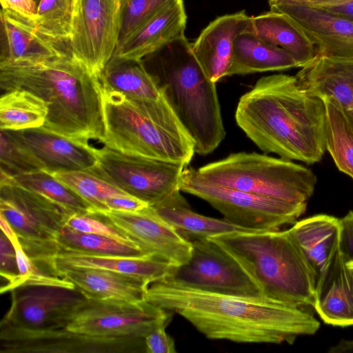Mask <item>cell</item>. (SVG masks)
<instances>
[{"label":"cell","mask_w":353,"mask_h":353,"mask_svg":"<svg viewBox=\"0 0 353 353\" xmlns=\"http://www.w3.org/2000/svg\"><path fill=\"white\" fill-rule=\"evenodd\" d=\"M188 263L176 268L168 277L181 284L220 293L259 296V290L240 265L208 239L190 241Z\"/></svg>","instance_id":"cell-15"},{"label":"cell","mask_w":353,"mask_h":353,"mask_svg":"<svg viewBox=\"0 0 353 353\" xmlns=\"http://www.w3.org/2000/svg\"><path fill=\"white\" fill-rule=\"evenodd\" d=\"M0 170L11 176L43 170L42 165L6 130H1Z\"/></svg>","instance_id":"cell-38"},{"label":"cell","mask_w":353,"mask_h":353,"mask_svg":"<svg viewBox=\"0 0 353 353\" xmlns=\"http://www.w3.org/2000/svg\"><path fill=\"white\" fill-rule=\"evenodd\" d=\"M1 44L0 63H35L72 53L68 46L43 34L34 19L10 9L1 10Z\"/></svg>","instance_id":"cell-20"},{"label":"cell","mask_w":353,"mask_h":353,"mask_svg":"<svg viewBox=\"0 0 353 353\" xmlns=\"http://www.w3.org/2000/svg\"><path fill=\"white\" fill-rule=\"evenodd\" d=\"M295 2L307 5V6H319L322 4L351 2L353 0H292Z\"/></svg>","instance_id":"cell-48"},{"label":"cell","mask_w":353,"mask_h":353,"mask_svg":"<svg viewBox=\"0 0 353 353\" xmlns=\"http://www.w3.org/2000/svg\"><path fill=\"white\" fill-rule=\"evenodd\" d=\"M294 68L299 66L285 50L261 40L252 32H245L238 35L234 41L227 76Z\"/></svg>","instance_id":"cell-28"},{"label":"cell","mask_w":353,"mask_h":353,"mask_svg":"<svg viewBox=\"0 0 353 353\" xmlns=\"http://www.w3.org/2000/svg\"><path fill=\"white\" fill-rule=\"evenodd\" d=\"M197 172L215 183L305 205L317 181L315 174L305 166L256 152L232 153Z\"/></svg>","instance_id":"cell-7"},{"label":"cell","mask_w":353,"mask_h":353,"mask_svg":"<svg viewBox=\"0 0 353 353\" xmlns=\"http://www.w3.org/2000/svg\"><path fill=\"white\" fill-rule=\"evenodd\" d=\"M179 190L205 201L227 220L250 230H279L294 224L307 206L215 183L187 166Z\"/></svg>","instance_id":"cell-9"},{"label":"cell","mask_w":353,"mask_h":353,"mask_svg":"<svg viewBox=\"0 0 353 353\" xmlns=\"http://www.w3.org/2000/svg\"><path fill=\"white\" fill-rule=\"evenodd\" d=\"M142 61L193 139L195 152H212L225 136L216 83L206 77L185 36Z\"/></svg>","instance_id":"cell-4"},{"label":"cell","mask_w":353,"mask_h":353,"mask_svg":"<svg viewBox=\"0 0 353 353\" xmlns=\"http://www.w3.org/2000/svg\"><path fill=\"white\" fill-rule=\"evenodd\" d=\"M54 261L59 273L70 268H97L138 277L149 284L171 276L176 268L165 260L149 255L99 256L63 250L59 251Z\"/></svg>","instance_id":"cell-24"},{"label":"cell","mask_w":353,"mask_h":353,"mask_svg":"<svg viewBox=\"0 0 353 353\" xmlns=\"http://www.w3.org/2000/svg\"><path fill=\"white\" fill-rule=\"evenodd\" d=\"M60 274L88 299L142 301L150 285L138 277L102 269L70 268Z\"/></svg>","instance_id":"cell-25"},{"label":"cell","mask_w":353,"mask_h":353,"mask_svg":"<svg viewBox=\"0 0 353 353\" xmlns=\"http://www.w3.org/2000/svg\"><path fill=\"white\" fill-rule=\"evenodd\" d=\"M47 114V104L26 90H13L1 97V130H21L42 127Z\"/></svg>","instance_id":"cell-32"},{"label":"cell","mask_w":353,"mask_h":353,"mask_svg":"<svg viewBox=\"0 0 353 353\" xmlns=\"http://www.w3.org/2000/svg\"><path fill=\"white\" fill-rule=\"evenodd\" d=\"M235 120L265 153L314 164L326 150L324 102L303 90L295 76L260 78L241 97Z\"/></svg>","instance_id":"cell-2"},{"label":"cell","mask_w":353,"mask_h":353,"mask_svg":"<svg viewBox=\"0 0 353 353\" xmlns=\"http://www.w3.org/2000/svg\"><path fill=\"white\" fill-rule=\"evenodd\" d=\"M167 325L157 327L144 339L147 353H176L174 340L166 332Z\"/></svg>","instance_id":"cell-41"},{"label":"cell","mask_w":353,"mask_h":353,"mask_svg":"<svg viewBox=\"0 0 353 353\" xmlns=\"http://www.w3.org/2000/svg\"><path fill=\"white\" fill-rule=\"evenodd\" d=\"M34 1H35L37 3V4H38L40 0H34Z\"/></svg>","instance_id":"cell-52"},{"label":"cell","mask_w":353,"mask_h":353,"mask_svg":"<svg viewBox=\"0 0 353 353\" xmlns=\"http://www.w3.org/2000/svg\"><path fill=\"white\" fill-rule=\"evenodd\" d=\"M79 1V0H74V8H75L77 4L78 3Z\"/></svg>","instance_id":"cell-51"},{"label":"cell","mask_w":353,"mask_h":353,"mask_svg":"<svg viewBox=\"0 0 353 353\" xmlns=\"http://www.w3.org/2000/svg\"><path fill=\"white\" fill-rule=\"evenodd\" d=\"M99 78L103 93L117 92L139 99H157L162 93L142 60L112 57Z\"/></svg>","instance_id":"cell-30"},{"label":"cell","mask_w":353,"mask_h":353,"mask_svg":"<svg viewBox=\"0 0 353 353\" xmlns=\"http://www.w3.org/2000/svg\"><path fill=\"white\" fill-rule=\"evenodd\" d=\"M152 207L189 241L231 232L256 231L239 226L225 218H213L194 212L180 190Z\"/></svg>","instance_id":"cell-29"},{"label":"cell","mask_w":353,"mask_h":353,"mask_svg":"<svg viewBox=\"0 0 353 353\" xmlns=\"http://www.w3.org/2000/svg\"><path fill=\"white\" fill-rule=\"evenodd\" d=\"M66 226L79 232L105 236L126 243L134 244L99 213L72 214L67 221Z\"/></svg>","instance_id":"cell-39"},{"label":"cell","mask_w":353,"mask_h":353,"mask_svg":"<svg viewBox=\"0 0 353 353\" xmlns=\"http://www.w3.org/2000/svg\"><path fill=\"white\" fill-rule=\"evenodd\" d=\"M353 21V1L311 6Z\"/></svg>","instance_id":"cell-45"},{"label":"cell","mask_w":353,"mask_h":353,"mask_svg":"<svg viewBox=\"0 0 353 353\" xmlns=\"http://www.w3.org/2000/svg\"><path fill=\"white\" fill-rule=\"evenodd\" d=\"M60 250L99 256H142L145 254L134 244L105 236L86 233L65 226L59 232Z\"/></svg>","instance_id":"cell-34"},{"label":"cell","mask_w":353,"mask_h":353,"mask_svg":"<svg viewBox=\"0 0 353 353\" xmlns=\"http://www.w3.org/2000/svg\"><path fill=\"white\" fill-rule=\"evenodd\" d=\"M253 33L261 40L288 52L302 68L316 56L315 45L305 32L285 13L270 10L252 16Z\"/></svg>","instance_id":"cell-27"},{"label":"cell","mask_w":353,"mask_h":353,"mask_svg":"<svg viewBox=\"0 0 353 353\" xmlns=\"http://www.w3.org/2000/svg\"><path fill=\"white\" fill-rule=\"evenodd\" d=\"M340 232L339 250L347 263H353V211L339 219Z\"/></svg>","instance_id":"cell-42"},{"label":"cell","mask_w":353,"mask_h":353,"mask_svg":"<svg viewBox=\"0 0 353 353\" xmlns=\"http://www.w3.org/2000/svg\"><path fill=\"white\" fill-rule=\"evenodd\" d=\"M330 353L353 352V340L341 341L338 345L331 347L329 350Z\"/></svg>","instance_id":"cell-47"},{"label":"cell","mask_w":353,"mask_h":353,"mask_svg":"<svg viewBox=\"0 0 353 353\" xmlns=\"http://www.w3.org/2000/svg\"><path fill=\"white\" fill-rule=\"evenodd\" d=\"M74 13V0H40L34 20L43 34L70 47Z\"/></svg>","instance_id":"cell-36"},{"label":"cell","mask_w":353,"mask_h":353,"mask_svg":"<svg viewBox=\"0 0 353 353\" xmlns=\"http://www.w3.org/2000/svg\"><path fill=\"white\" fill-rule=\"evenodd\" d=\"M0 327L34 330L65 328L88 298L76 287L27 285L10 291Z\"/></svg>","instance_id":"cell-13"},{"label":"cell","mask_w":353,"mask_h":353,"mask_svg":"<svg viewBox=\"0 0 353 353\" xmlns=\"http://www.w3.org/2000/svg\"><path fill=\"white\" fill-rule=\"evenodd\" d=\"M187 15L183 0H174L135 30L113 57L142 60L169 42L185 36Z\"/></svg>","instance_id":"cell-22"},{"label":"cell","mask_w":353,"mask_h":353,"mask_svg":"<svg viewBox=\"0 0 353 353\" xmlns=\"http://www.w3.org/2000/svg\"><path fill=\"white\" fill-rule=\"evenodd\" d=\"M270 10L286 14L305 32L316 54L353 59V21L292 0H269Z\"/></svg>","instance_id":"cell-17"},{"label":"cell","mask_w":353,"mask_h":353,"mask_svg":"<svg viewBox=\"0 0 353 353\" xmlns=\"http://www.w3.org/2000/svg\"><path fill=\"white\" fill-rule=\"evenodd\" d=\"M310 267L316 281L339 248V219L316 214L299 221L288 230Z\"/></svg>","instance_id":"cell-26"},{"label":"cell","mask_w":353,"mask_h":353,"mask_svg":"<svg viewBox=\"0 0 353 353\" xmlns=\"http://www.w3.org/2000/svg\"><path fill=\"white\" fill-rule=\"evenodd\" d=\"M6 131L47 172L83 170L97 165V148L87 141L69 138L43 127Z\"/></svg>","instance_id":"cell-18"},{"label":"cell","mask_w":353,"mask_h":353,"mask_svg":"<svg viewBox=\"0 0 353 353\" xmlns=\"http://www.w3.org/2000/svg\"><path fill=\"white\" fill-rule=\"evenodd\" d=\"M104 203L108 211L119 212H136L149 205L147 203L127 194L110 197L105 200Z\"/></svg>","instance_id":"cell-43"},{"label":"cell","mask_w":353,"mask_h":353,"mask_svg":"<svg viewBox=\"0 0 353 353\" xmlns=\"http://www.w3.org/2000/svg\"><path fill=\"white\" fill-rule=\"evenodd\" d=\"M245 32H253L252 17L241 10L217 17L191 43L194 56L211 81L227 76L234 41Z\"/></svg>","instance_id":"cell-19"},{"label":"cell","mask_w":353,"mask_h":353,"mask_svg":"<svg viewBox=\"0 0 353 353\" xmlns=\"http://www.w3.org/2000/svg\"><path fill=\"white\" fill-rule=\"evenodd\" d=\"M145 254L178 267L192 255V243L161 217L150 205L136 212L109 210L99 213Z\"/></svg>","instance_id":"cell-16"},{"label":"cell","mask_w":353,"mask_h":353,"mask_svg":"<svg viewBox=\"0 0 353 353\" xmlns=\"http://www.w3.org/2000/svg\"><path fill=\"white\" fill-rule=\"evenodd\" d=\"M347 265L352 268H353V263H347Z\"/></svg>","instance_id":"cell-50"},{"label":"cell","mask_w":353,"mask_h":353,"mask_svg":"<svg viewBox=\"0 0 353 353\" xmlns=\"http://www.w3.org/2000/svg\"><path fill=\"white\" fill-rule=\"evenodd\" d=\"M12 177L13 183L44 196L72 214L94 213L87 201L49 172L41 170Z\"/></svg>","instance_id":"cell-33"},{"label":"cell","mask_w":353,"mask_h":353,"mask_svg":"<svg viewBox=\"0 0 353 353\" xmlns=\"http://www.w3.org/2000/svg\"><path fill=\"white\" fill-rule=\"evenodd\" d=\"M1 353H140L144 339L102 337L65 328L34 330L0 327Z\"/></svg>","instance_id":"cell-14"},{"label":"cell","mask_w":353,"mask_h":353,"mask_svg":"<svg viewBox=\"0 0 353 353\" xmlns=\"http://www.w3.org/2000/svg\"><path fill=\"white\" fill-rule=\"evenodd\" d=\"M1 8L10 9L35 19L38 4L34 0H0Z\"/></svg>","instance_id":"cell-44"},{"label":"cell","mask_w":353,"mask_h":353,"mask_svg":"<svg viewBox=\"0 0 353 353\" xmlns=\"http://www.w3.org/2000/svg\"><path fill=\"white\" fill-rule=\"evenodd\" d=\"M0 274L7 281L6 285H1V294L15 288L19 278L16 250L13 243L2 232L0 237Z\"/></svg>","instance_id":"cell-40"},{"label":"cell","mask_w":353,"mask_h":353,"mask_svg":"<svg viewBox=\"0 0 353 353\" xmlns=\"http://www.w3.org/2000/svg\"><path fill=\"white\" fill-rule=\"evenodd\" d=\"M52 174L87 201L92 207L94 213L108 211L104 203L108 199L126 194L92 169Z\"/></svg>","instance_id":"cell-35"},{"label":"cell","mask_w":353,"mask_h":353,"mask_svg":"<svg viewBox=\"0 0 353 353\" xmlns=\"http://www.w3.org/2000/svg\"><path fill=\"white\" fill-rule=\"evenodd\" d=\"M101 142L114 150L185 166L195 152L193 139L163 92L157 99L105 92Z\"/></svg>","instance_id":"cell-6"},{"label":"cell","mask_w":353,"mask_h":353,"mask_svg":"<svg viewBox=\"0 0 353 353\" xmlns=\"http://www.w3.org/2000/svg\"><path fill=\"white\" fill-rule=\"evenodd\" d=\"M121 0H79L69 46L72 56L99 76L117 47Z\"/></svg>","instance_id":"cell-12"},{"label":"cell","mask_w":353,"mask_h":353,"mask_svg":"<svg viewBox=\"0 0 353 353\" xmlns=\"http://www.w3.org/2000/svg\"><path fill=\"white\" fill-rule=\"evenodd\" d=\"M0 85L5 92L24 90L41 99L48 106L44 128L83 141H102L101 83L72 53L35 63H0Z\"/></svg>","instance_id":"cell-3"},{"label":"cell","mask_w":353,"mask_h":353,"mask_svg":"<svg viewBox=\"0 0 353 353\" xmlns=\"http://www.w3.org/2000/svg\"><path fill=\"white\" fill-rule=\"evenodd\" d=\"M174 0H121L117 48L135 30Z\"/></svg>","instance_id":"cell-37"},{"label":"cell","mask_w":353,"mask_h":353,"mask_svg":"<svg viewBox=\"0 0 353 353\" xmlns=\"http://www.w3.org/2000/svg\"><path fill=\"white\" fill-rule=\"evenodd\" d=\"M172 313L145 300L88 299L66 328L96 336L145 339L157 327L168 325Z\"/></svg>","instance_id":"cell-11"},{"label":"cell","mask_w":353,"mask_h":353,"mask_svg":"<svg viewBox=\"0 0 353 353\" xmlns=\"http://www.w3.org/2000/svg\"><path fill=\"white\" fill-rule=\"evenodd\" d=\"M0 214L13 228L31 259L57 268L54 259L60 250L57 237L72 213L12 181L0 185Z\"/></svg>","instance_id":"cell-8"},{"label":"cell","mask_w":353,"mask_h":353,"mask_svg":"<svg viewBox=\"0 0 353 353\" xmlns=\"http://www.w3.org/2000/svg\"><path fill=\"white\" fill-rule=\"evenodd\" d=\"M145 301L175 312L212 340L243 343H293L314 334L319 322L312 314L261 295L203 290L167 278L148 286Z\"/></svg>","instance_id":"cell-1"},{"label":"cell","mask_w":353,"mask_h":353,"mask_svg":"<svg viewBox=\"0 0 353 353\" xmlns=\"http://www.w3.org/2000/svg\"><path fill=\"white\" fill-rule=\"evenodd\" d=\"M338 250L320 274L313 307L323 322L353 325V268Z\"/></svg>","instance_id":"cell-21"},{"label":"cell","mask_w":353,"mask_h":353,"mask_svg":"<svg viewBox=\"0 0 353 353\" xmlns=\"http://www.w3.org/2000/svg\"><path fill=\"white\" fill-rule=\"evenodd\" d=\"M0 227L1 232L10 240L12 243L19 239V237L10 223L0 214Z\"/></svg>","instance_id":"cell-46"},{"label":"cell","mask_w":353,"mask_h":353,"mask_svg":"<svg viewBox=\"0 0 353 353\" xmlns=\"http://www.w3.org/2000/svg\"><path fill=\"white\" fill-rule=\"evenodd\" d=\"M295 75L299 86L321 98L332 97L353 109V59L316 56Z\"/></svg>","instance_id":"cell-23"},{"label":"cell","mask_w":353,"mask_h":353,"mask_svg":"<svg viewBox=\"0 0 353 353\" xmlns=\"http://www.w3.org/2000/svg\"><path fill=\"white\" fill-rule=\"evenodd\" d=\"M325 108V148L337 168L353 179V125L335 99H322Z\"/></svg>","instance_id":"cell-31"},{"label":"cell","mask_w":353,"mask_h":353,"mask_svg":"<svg viewBox=\"0 0 353 353\" xmlns=\"http://www.w3.org/2000/svg\"><path fill=\"white\" fill-rule=\"evenodd\" d=\"M208 239L234 259L261 296L299 307L314 305L316 278L288 230L236 231Z\"/></svg>","instance_id":"cell-5"},{"label":"cell","mask_w":353,"mask_h":353,"mask_svg":"<svg viewBox=\"0 0 353 353\" xmlns=\"http://www.w3.org/2000/svg\"><path fill=\"white\" fill-rule=\"evenodd\" d=\"M346 112H347V114L349 116L350 119L352 121V123L353 125V109L352 110H346Z\"/></svg>","instance_id":"cell-49"},{"label":"cell","mask_w":353,"mask_h":353,"mask_svg":"<svg viewBox=\"0 0 353 353\" xmlns=\"http://www.w3.org/2000/svg\"><path fill=\"white\" fill-rule=\"evenodd\" d=\"M97 165L91 168L124 192L155 205L179 190L185 165L125 154L107 146L97 148Z\"/></svg>","instance_id":"cell-10"}]
</instances>
